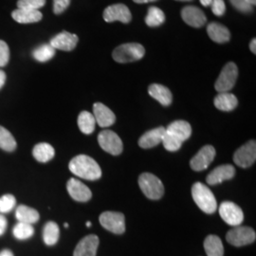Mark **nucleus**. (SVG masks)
Listing matches in <instances>:
<instances>
[{"label":"nucleus","mask_w":256,"mask_h":256,"mask_svg":"<svg viewBox=\"0 0 256 256\" xmlns=\"http://www.w3.org/2000/svg\"><path fill=\"white\" fill-rule=\"evenodd\" d=\"M245 1L250 6H254L256 4V0H245Z\"/></svg>","instance_id":"nucleus-47"},{"label":"nucleus","mask_w":256,"mask_h":256,"mask_svg":"<svg viewBox=\"0 0 256 256\" xmlns=\"http://www.w3.org/2000/svg\"><path fill=\"white\" fill-rule=\"evenodd\" d=\"M46 4V0H18V9L36 10L43 8Z\"/></svg>","instance_id":"nucleus-36"},{"label":"nucleus","mask_w":256,"mask_h":256,"mask_svg":"<svg viewBox=\"0 0 256 256\" xmlns=\"http://www.w3.org/2000/svg\"><path fill=\"white\" fill-rule=\"evenodd\" d=\"M64 228H68V223H64Z\"/></svg>","instance_id":"nucleus-49"},{"label":"nucleus","mask_w":256,"mask_h":256,"mask_svg":"<svg viewBox=\"0 0 256 256\" xmlns=\"http://www.w3.org/2000/svg\"><path fill=\"white\" fill-rule=\"evenodd\" d=\"M192 196L198 207L206 214H214L218 209V202L210 188L202 182L192 186Z\"/></svg>","instance_id":"nucleus-2"},{"label":"nucleus","mask_w":256,"mask_h":256,"mask_svg":"<svg viewBox=\"0 0 256 256\" xmlns=\"http://www.w3.org/2000/svg\"><path fill=\"white\" fill-rule=\"evenodd\" d=\"M8 226V222H7V218L0 214V236L4 234V232H6Z\"/></svg>","instance_id":"nucleus-41"},{"label":"nucleus","mask_w":256,"mask_h":256,"mask_svg":"<svg viewBox=\"0 0 256 256\" xmlns=\"http://www.w3.org/2000/svg\"><path fill=\"white\" fill-rule=\"evenodd\" d=\"M183 21L189 26L202 28L206 24L207 18L202 10L196 6H186L182 10Z\"/></svg>","instance_id":"nucleus-15"},{"label":"nucleus","mask_w":256,"mask_h":256,"mask_svg":"<svg viewBox=\"0 0 256 256\" xmlns=\"http://www.w3.org/2000/svg\"><path fill=\"white\" fill-rule=\"evenodd\" d=\"M78 126L84 134L90 135L95 130L96 120L90 112L82 111L78 117Z\"/></svg>","instance_id":"nucleus-29"},{"label":"nucleus","mask_w":256,"mask_h":256,"mask_svg":"<svg viewBox=\"0 0 256 256\" xmlns=\"http://www.w3.org/2000/svg\"><path fill=\"white\" fill-rule=\"evenodd\" d=\"M236 174V169L232 165L224 164L214 168L210 174L207 176L206 182L210 185H216L225 180H232Z\"/></svg>","instance_id":"nucleus-17"},{"label":"nucleus","mask_w":256,"mask_h":256,"mask_svg":"<svg viewBox=\"0 0 256 256\" xmlns=\"http://www.w3.org/2000/svg\"><path fill=\"white\" fill-rule=\"evenodd\" d=\"M238 77V66L232 62H230L221 70L220 76L214 84L216 90L220 93L229 92L234 86Z\"/></svg>","instance_id":"nucleus-6"},{"label":"nucleus","mask_w":256,"mask_h":256,"mask_svg":"<svg viewBox=\"0 0 256 256\" xmlns=\"http://www.w3.org/2000/svg\"><path fill=\"white\" fill-rule=\"evenodd\" d=\"M93 116L101 128H110L116 122V116L102 102H96L93 106Z\"/></svg>","instance_id":"nucleus-16"},{"label":"nucleus","mask_w":256,"mask_h":256,"mask_svg":"<svg viewBox=\"0 0 256 256\" xmlns=\"http://www.w3.org/2000/svg\"><path fill=\"white\" fill-rule=\"evenodd\" d=\"M66 189L74 200L79 202H88L92 196L90 189L76 178H70L66 183Z\"/></svg>","instance_id":"nucleus-13"},{"label":"nucleus","mask_w":256,"mask_h":256,"mask_svg":"<svg viewBox=\"0 0 256 256\" xmlns=\"http://www.w3.org/2000/svg\"><path fill=\"white\" fill-rule=\"evenodd\" d=\"M256 140H250L238 148L234 155V164L241 168H248L256 162Z\"/></svg>","instance_id":"nucleus-10"},{"label":"nucleus","mask_w":256,"mask_h":256,"mask_svg":"<svg viewBox=\"0 0 256 256\" xmlns=\"http://www.w3.org/2000/svg\"><path fill=\"white\" fill-rule=\"evenodd\" d=\"M6 82V74L0 70V90L3 88Z\"/></svg>","instance_id":"nucleus-42"},{"label":"nucleus","mask_w":256,"mask_h":256,"mask_svg":"<svg viewBox=\"0 0 256 256\" xmlns=\"http://www.w3.org/2000/svg\"><path fill=\"white\" fill-rule=\"evenodd\" d=\"M16 205V200L12 194H5L0 198V214H8Z\"/></svg>","instance_id":"nucleus-35"},{"label":"nucleus","mask_w":256,"mask_h":256,"mask_svg":"<svg viewBox=\"0 0 256 256\" xmlns=\"http://www.w3.org/2000/svg\"><path fill=\"white\" fill-rule=\"evenodd\" d=\"M149 95L164 106H169L173 101V95L169 88L160 84H152L148 88Z\"/></svg>","instance_id":"nucleus-21"},{"label":"nucleus","mask_w":256,"mask_h":256,"mask_svg":"<svg viewBox=\"0 0 256 256\" xmlns=\"http://www.w3.org/2000/svg\"><path fill=\"white\" fill-rule=\"evenodd\" d=\"M16 218L19 222L32 225L39 220L40 216L36 209L28 207L26 205H20L16 210Z\"/></svg>","instance_id":"nucleus-26"},{"label":"nucleus","mask_w":256,"mask_h":256,"mask_svg":"<svg viewBox=\"0 0 256 256\" xmlns=\"http://www.w3.org/2000/svg\"><path fill=\"white\" fill-rule=\"evenodd\" d=\"M68 168L75 176L86 180H97L102 176L101 167L90 156H76L70 160Z\"/></svg>","instance_id":"nucleus-1"},{"label":"nucleus","mask_w":256,"mask_h":256,"mask_svg":"<svg viewBox=\"0 0 256 256\" xmlns=\"http://www.w3.org/2000/svg\"><path fill=\"white\" fill-rule=\"evenodd\" d=\"M207 32L210 39L218 44L226 43L230 38L229 30L225 26H223L222 24L216 23V22H212L208 25Z\"/></svg>","instance_id":"nucleus-23"},{"label":"nucleus","mask_w":256,"mask_h":256,"mask_svg":"<svg viewBox=\"0 0 256 256\" xmlns=\"http://www.w3.org/2000/svg\"><path fill=\"white\" fill-rule=\"evenodd\" d=\"M256 234L254 230L250 227L236 226L230 230L226 236V240L234 247H242L250 245L256 241Z\"/></svg>","instance_id":"nucleus-5"},{"label":"nucleus","mask_w":256,"mask_h":256,"mask_svg":"<svg viewBox=\"0 0 256 256\" xmlns=\"http://www.w3.org/2000/svg\"><path fill=\"white\" fill-rule=\"evenodd\" d=\"M250 52L256 54V39L254 38L252 41H250Z\"/></svg>","instance_id":"nucleus-43"},{"label":"nucleus","mask_w":256,"mask_h":256,"mask_svg":"<svg viewBox=\"0 0 256 256\" xmlns=\"http://www.w3.org/2000/svg\"><path fill=\"white\" fill-rule=\"evenodd\" d=\"M146 54L144 48L138 43H128L117 46L113 54V59L122 64L135 62L140 60Z\"/></svg>","instance_id":"nucleus-4"},{"label":"nucleus","mask_w":256,"mask_h":256,"mask_svg":"<svg viewBox=\"0 0 256 256\" xmlns=\"http://www.w3.org/2000/svg\"><path fill=\"white\" fill-rule=\"evenodd\" d=\"M59 236H60L59 226L54 221H48L44 226V230H43V240L45 244L48 246H54L58 242Z\"/></svg>","instance_id":"nucleus-28"},{"label":"nucleus","mask_w":256,"mask_h":256,"mask_svg":"<svg viewBox=\"0 0 256 256\" xmlns=\"http://www.w3.org/2000/svg\"><path fill=\"white\" fill-rule=\"evenodd\" d=\"M164 134L165 128L164 126L151 129L140 138L138 146L144 149H149L156 146L162 142Z\"/></svg>","instance_id":"nucleus-20"},{"label":"nucleus","mask_w":256,"mask_h":256,"mask_svg":"<svg viewBox=\"0 0 256 256\" xmlns=\"http://www.w3.org/2000/svg\"><path fill=\"white\" fill-rule=\"evenodd\" d=\"M32 155L37 162H48L54 158V148L46 142L38 144L32 150Z\"/></svg>","instance_id":"nucleus-27"},{"label":"nucleus","mask_w":256,"mask_h":256,"mask_svg":"<svg viewBox=\"0 0 256 256\" xmlns=\"http://www.w3.org/2000/svg\"><path fill=\"white\" fill-rule=\"evenodd\" d=\"M165 21L164 12L158 7H150L146 18V23L149 27H158Z\"/></svg>","instance_id":"nucleus-31"},{"label":"nucleus","mask_w":256,"mask_h":256,"mask_svg":"<svg viewBox=\"0 0 256 256\" xmlns=\"http://www.w3.org/2000/svg\"><path fill=\"white\" fill-rule=\"evenodd\" d=\"M98 142L106 152L118 156L122 152L124 146L120 138L112 130H104L98 136Z\"/></svg>","instance_id":"nucleus-9"},{"label":"nucleus","mask_w":256,"mask_h":256,"mask_svg":"<svg viewBox=\"0 0 256 256\" xmlns=\"http://www.w3.org/2000/svg\"><path fill=\"white\" fill-rule=\"evenodd\" d=\"M214 106L221 111H232L238 104V98L230 92H221L214 100Z\"/></svg>","instance_id":"nucleus-24"},{"label":"nucleus","mask_w":256,"mask_h":256,"mask_svg":"<svg viewBox=\"0 0 256 256\" xmlns=\"http://www.w3.org/2000/svg\"><path fill=\"white\" fill-rule=\"evenodd\" d=\"M78 36L68 32H62L50 40V45L55 50H61L64 52H72L78 43Z\"/></svg>","instance_id":"nucleus-18"},{"label":"nucleus","mask_w":256,"mask_h":256,"mask_svg":"<svg viewBox=\"0 0 256 256\" xmlns=\"http://www.w3.org/2000/svg\"><path fill=\"white\" fill-rule=\"evenodd\" d=\"M14 238L18 240H26L32 238L34 234V229L32 224H27L23 222H18L12 230Z\"/></svg>","instance_id":"nucleus-33"},{"label":"nucleus","mask_w":256,"mask_h":256,"mask_svg":"<svg viewBox=\"0 0 256 256\" xmlns=\"http://www.w3.org/2000/svg\"><path fill=\"white\" fill-rule=\"evenodd\" d=\"M0 148L7 152L16 149V142L9 130L0 126Z\"/></svg>","instance_id":"nucleus-30"},{"label":"nucleus","mask_w":256,"mask_h":256,"mask_svg":"<svg viewBox=\"0 0 256 256\" xmlns=\"http://www.w3.org/2000/svg\"><path fill=\"white\" fill-rule=\"evenodd\" d=\"M176 1H192V0H176Z\"/></svg>","instance_id":"nucleus-50"},{"label":"nucleus","mask_w":256,"mask_h":256,"mask_svg":"<svg viewBox=\"0 0 256 256\" xmlns=\"http://www.w3.org/2000/svg\"><path fill=\"white\" fill-rule=\"evenodd\" d=\"M166 133L174 136L182 142L187 140L192 135V128L190 124L186 120H174L171 122L167 128H165Z\"/></svg>","instance_id":"nucleus-19"},{"label":"nucleus","mask_w":256,"mask_h":256,"mask_svg":"<svg viewBox=\"0 0 256 256\" xmlns=\"http://www.w3.org/2000/svg\"><path fill=\"white\" fill-rule=\"evenodd\" d=\"M230 4L241 12L248 14L252 10V6L248 5L245 0H230Z\"/></svg>","instance_id":"nucleus-39"},{"label":"nucleus","mask_w":256,"mask_h":256,"mask_svg":"<svg viewBox=\"0 0 256 256\" xmlns=\"http://www.w3.org/2000/svg\"><path fill=\"white\" fill-rule=\"evenodd\" d=\"M162 142L165 149L169 152H176L180 149V147L182 146V142L180 140L166 133V131H165L164 136L162 138Z\"/></svg>","instance_id":"nucleus-34"},{"label":"nucleus","mask_w":256,"mask_h":256,"mask_svg":"<svg viewBox=\"0 0 256 256\" xmlns=\"http://www.w3.org/2000/svg\"><path fill=\"white\" fill-rule=\"evenodd\" d=\"M0 256H14L10 250H3L0 252Z\"/></svg>","instance_id":"nucleus-44"},{"label":"nucleus","mask_w":256,"mask_h":256,"mask_svg":"<svg viewBox=\"0 0 256 256\" xmlns=\"http://www.w3.org/2000/svg\"><path fill=\"white\" fill-rule=\"evenodd\" d=\"M99 220L104 229L115 234H122L126 232V218L122 212H104Z\"/></svg>","instance_id":"nucleus-7"},{"label":"nucleus","mask_w":256,"mask_h":256,"mask_svg":"<svg viewBox=\"0 0 256 256\" xmlns=\"http://www.w3.org/2000/svg\"><path fill=\"white\" fill-rule=\"evenodd\" d=\"M204 248L207 256H224V247L221 239L218 236L210 234L205 238Z\"/></svg>","instance_id":"nucleus-25"},{"label":"nucleus","mask_w":256,"mask_h":256,"mask_svg":"<svg viewBox=\"0 0 256 256\" xmlns=\"http://www.w3.org/2000/svg\"><path fill=\"white\" fill-rule=\"evenodd\" d=\"M138 186L149 200H160L164 194V183L155 174L150 173H144L140 176Z\"/></svg>","instance_id":"nucleus-3"},{"label":"nucleus","mask_w":256,"mask_h":256,"mask_svg":"<svg viewBox=\"0 0 256 256\" xmlns=\"http://www.w3.org/2000/svg\"><path fill=\"white\" fill-rule=\"evenodd\" d=\"M12 16L20 24H30L39 22L43 14L36 10L18 9L12 12Z\"/></svg>","instance_id":"nucleus-22"},{"label":"nucleus","mask_w":256,"mask_h":256,"mask_svg":"<svg viewBox=\"0 0 256 256\" xmlns=\"http://www.w3.org/2000/svg\"><path fill=\"white\" fill-rule=\"evenodd\" d=\"M135 3H138V4H144V3H149V2H154L156 0H133Z\"/></svg>","instance_id":"nucleus-46"},{"label":"nucleus","mask_w":256,"mask_h":256,"mask_svg":"<svg viewBox=\"0 0 256 256\" xmlns=\"http://www.w3.org/2000/svg\"><path fill=\"white\" fill-rule=\"evenodd\" d=\"M55 55V48L54 46H50V44H44L36 48L32 56L34 58L41 63L48 62L52 58H54Z\"/></svg>","instance_id":"nucleus-32"},{"label":"nucleus","mask_w":256,"mask_h":256,"mask_svg":"<svg viewBox=\"0 0 256 256\" xmlns=\"http://www.w3.org/2000/svg\"><path fill=\"white\" fill-rule=\"evenodd\" d=\"M99 243V238L95 234L84 236L75 248L74 256H96Z\"/></svg>","instance_id":"nucleus-14"},{"label":"nucleus","mask_w":256,"mask_h":256,"mask_svg":"<svg viewBox=\"0 0 256 256\" xmlns=\"http://www.w3.org/2000/svg\"><path fill=\"white\" fill-rule=\"evenodd\" d=\"M86 225V227H90V226H92V222H90V221H88Z\"/></svg>","instance_id":"nucleus-48"},{"label":"nucleus","mask_w":256,"mask_h":256,"mask_svg":"<svg viewBox=\"0 0 256 256\" xmlns=\"http://www.w3.org/2000/svg\"><path fill=\"white\" fill-rule=\"evenodd\" d=\"M10 48L7 43L0 40V68L5 66L9 63Z\"/></svg>","instance_id":"nucleus-37"},{"label":"nucleus","mask_w":256,"mask_h":256,"mask_svg":"<svg viewBox=\"0 0 256 256\" xmlns=\"http://www.w3.org/2000/svg\"><path fill=\"white\" fill-rule=\"evenodd\" d=\"M216 158V149L212 146H205L192 156L190 166L194 171L200 172L207 169Z\"/></svg>","instance_id":"nucleus-11"},{"label":"nucleus","mask_w":256,"mask_h":256,"mask_svg":"<svg viewBox=\"0 0 256 256\" xmlns=\"http://www.w3.org/2000/svg\"><path fill=\"white\" fill-rule=\"evenodd\" d=\"M220 218L228 225L236 227L240 226L244 220L242 209L232 202H224L220 206Z\"/></svg>","instance_id":"nucleus-8"},{"label":"nucleus","mask_w":256,"mask_h":256,"mask_svg":"<svg viewBox=\"0 0 256 256\" xmlns=\"http://www.w3.org/2000/svg\"><path fill=\"white\" fill-rule=\"evenodd\" d=\"M212 12L216 16H222L226 12V5L223 0H212L210 4Z\"/></svg>","instance_id":"nucleus-38"},{"label":"nucleus","mask_w":256,"mask_h":256,"mask_svg":"<svg viewBox=\"0 0 256 256\" xmlns=\"http://www.w3.org/2000/svg\"><path fill=\"white\" fill-rule=\"evenodd\" d=\"M70 4V0H54V12L55 14H61Z\"/></svg>","instance_id":"nucleus-40"},{"label":"nucleus","mask_w":256,"mask_h":256,"mask_svg":"<svg viewBox=\"0 0 256 256\" xmlns=\"http://www.w3.org/2000/svg\"><path fill=\"white\" fill-rule=\"evenodd\" d=\"M104 19L112 23L115 21H120L122 23H129L132 19V14L128 9V6L124 4H115L108 7L104 12Z\"/></svg>","instance_id":"nucleus-12"},{"label":"nucleus","mask_w":256,"mask_h":256,"mask_svg":"<svg viewBox=\"0 0 256 256\" xmlns=\"http://www.w3.org/2000/svg\"><path fill=\"white\" fill-rule=\"evenodd\" d=\"M212 0H200V3L205 7H209V6H210V4H212Z\"/></svg>","instance_id":"nucleus-45"}]
</instances>
